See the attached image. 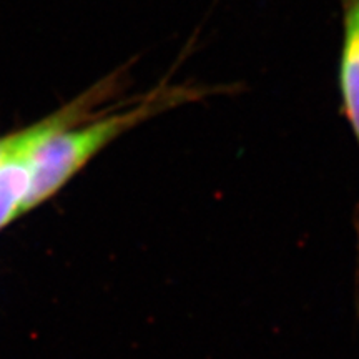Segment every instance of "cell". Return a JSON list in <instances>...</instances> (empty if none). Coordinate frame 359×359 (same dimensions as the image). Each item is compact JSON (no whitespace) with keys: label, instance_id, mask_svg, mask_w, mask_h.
<instances>
[{"label":"cell","instance_id":"1","mask_svg":"<svg viewBox=\"0 0 359 359\" xmlns=\"http://www.w3.org/2000/svg\"><path fill=\"white\" fill-rule=\"evenodd\" d=\"M212 88L163 80L150 92L133 97L123 109H114L60 130L43 143L30 158V187L22 213L47 201L79 175L100 151L138 125L185 103L198 102Z\"/></svg>","mask_w":359,"mask_h":359},{"label":"cell","instance_id":"2","mask_svg":"<svg viewBox=\"0 0 359 359\" xmlns=\"http://www.w3.org/2000/svg\"><path fill=\"white\" fill-rule=\"evenodd\" d=\"M130 85V69L127 65L120 67L105 79L98 80L95 85L85 90L70 100L67 105L53 111L45 118L39 120L24 130L2 135L0 137V165L12 155L25 150H35L40 143L60 130L69 128L85 120L114 109L120 95Z\"/></svg>","mask_w":359,"mask_h":359},{"label":"cell","instance_id":"3","mask_svg":"<svg viewBox=\"0 0 359 359\" xmlns=\"http://www.w3.org/2000/svg\"><path fill=\"white\" fill-rule=\"evenodd\" d=\"M343 12L338 87L341 110L359 147V0H339ZM359 238V210L356 213Z\"/></svg>","mask_w":359,"mask_h":359},{"label":"cell","instance_id":"4","mask_svg":"<svg viewBox=\"0 0 359 359\" xmlns=\"http://www.w3.org/2000/svg\"><path fill=\"white\" fill-rule=\"evenodd\" d=\"M35 150L12 155L0 165V228L22 215L30 187V158Z\"/></svg>","mask_w":359,"mask_h":359}]
</instances>
